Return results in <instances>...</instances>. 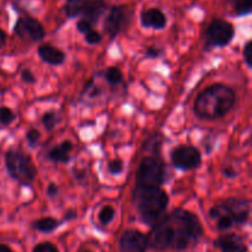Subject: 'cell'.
I'll return each mask as SVG.
<instances>
[{
	"label": "cell",
	"mask_w": 252,
	"mask_h": 252,
	"mask_svg": "<svg viewBox=\"0 0 252 252\" xmlns=\"http://www.w3.org/2000/svg\"><path fill=\"white\" fill-rule=\"evenodd\" d=\"M140 25L144 29L164 30L167 25V17L158 7H150V9L143 10L140 14Z\"/></svg>",
	"instance_id": "obj_13"
},
{
	"label": "cell",
	"mask_w": 252,
	"mask_h": 252,
	"mask_svg": "<svg viewBox=\"0 0 252 252\" xmlns=\"http://www.w3.org/2000/svg\"><path fill=\"white\" fill-rule=\"evenodd\" d=\"M15 118H16V116H15L14 111L11 108L6 107V106L0 107V125L7 127V126H10L14 122Z\"/></svg>",
	"instance_id": "obj_23"
},
{
	"label": "cell",
	"mask_w": 252,
	"mask_h": 252,
	"mask_svg": "<svg viewBox=\"0 0 252 252\" xmlns=\"http://www.w3.org/2000/svg\"><path fill=\"white\" fill-rule=\"evenodd\" d=\"M160 54H161V49L157 48V47H149V48H147V51H145V57L150 59L159 58Z\"/></svg>",
	"instance_id": "obj_31"
},
{
	"label": "cell",
	"mask_w": 252,
	"mask_h": 252,
	"mask_svg": "<svg viewBox=\"0 0 252 252\" xmlns=\"http://www.w3.org/2000/svg\"><path fill=\"white\" fill-rule=\"evenodd\" d=\"M236 102L235 91L224 84H213L198 94L193 105L197 117L202 120H219L233 110Z\"/></svg>",
	"instance_id": "obj_2"
},
{
	"label": "cell",
	"mask_w": 252,
	"mask_h": 252,
	"mask_svg": "<svg viewBox=\"0 0 252 252\" xmlns=\"http://www.w3.org/2000/svg\"><path fill=\"white\" fill-rule=\"evenodd\" d=\"M32 252H59V250L57 249V246L53 245V244L46 241V243H41L38 244V245L34 246Z\"/></svg>",
	"instance_id": "obj_28"
},
{
	"label": "cell",
	"mask_w": 252,
	"mask_h": 252,
	"mask_svg": "<svg viewBox=\"0 0 252 252\" xmlns=\"http://www.w3.org/2000/svg\"><path fill=\"white\" fill-rule=\"evenodd\" d=\"M129 24V12L125 6H113L111 7L107 17L105 20V31L107 32L111 38H115L116 36L121 33L123 30Z\"/></svg>",
	"instance_id": "obj_10"
},
{
	"label": "cell",
	"mask_w": 252,
	"mask_h": 252,
	"mask_svg": "<svg viewBox=\"0 0 252 252\" xmlns=\"http://www.w3.org/2000/svg\"><path fill=\"white\" fill-rule=\"evenodd\" d=\"M0 252H14V251H12L9 246L5 245V244H0Z\"/></svg>",
	"instance_id": "obj_36"
},
{
	"label": "cell",
	"mask_w": 252,
	"mask_h": 252,
	"mask_svg": "<svg viewBox=\"0 0 252 252\" xmlns=\"http://www.w3.org/2000/svg\"><path fill=\"white\" fill-rule=\"evenodd\" d=\"M21 79L24 83L26 84H33L34 81H36V78H34V74L32 73V70H30V69H24V70L21 71Z\"/></svg>",
	"instance_id": "obj_30"
},
{
	"label": "cell",
	"mask_w": 252,
	"mask_h": 252,
	"mask_svg": "<svg viewBox=\"0 0 252 252\" xmlns=\"http://www.w3.org/2000/svg\"><path fill=\"white\" fill-rule=\"evenodd\" d=\"M81 252H91V251H89V250H84V251H81Z\"/></svg>",
	"instance_id": "obj_38"
},
{
	"label": "cell",
	"mask_w": 252,
	"mask_h": 252,
	"mask_svg": "<svg viewBox=\"0 0 252 252\" xmlns=\"http://www.w3.org/2000/svg\"><path fill=\"white\" fill-rule=\"evenodd\" d=\"M115 214L116 212L113 207L105 206L101 208L100 213H98V220H100L102 225H108L113 220V218H115Z\"/></svg>",
	"instance_id": "obj_22"
},
{
	"label": "cell",
	"mask_w": 252,
	"mask_h": 252,
	"mask_svg": "<svg viewBox=\"0 0 252 252\" xmlns=\"http://www.w3.org/2000/svg\"><path fill=\"white\" fill-rule=\"evenodd\" d=\"M203 235L201 221L196 214L177 208L162 217L148 238V248L162 251L174 249L184 251L196 244Z\"/></svg>",
	"instance_id": "obj_1"
},
{
	"label": "cell",
	"mask_w": 252,
	"mask_h": 252,
	"mask_svg": "<svg viewBox=\"0 0 252 252\" xmlns=\"http://www.w3.org/2000/svg\"><path fill=\"white\" fill-rule=\"evenodd\" d=\"M120 246L123 252H145L148 249V238L142 231L128 229L121 236Z\"/></svg>",
	"instance_id": "obj_11"
},
{
	"label": "cell",
	"mask_w": 252,
	"mask_h": 252,
	"mask_svg": "<svg viewBox=\"0 0 252 252\" xmlns=\"http://www.w3.org/2000/svg\"><path fill=\"white\" fill-rule=\"evenodd\" d=\"M223 174L225 177H229V179H234V177L238 176V172L233 169V167H224Z\"/></svg>",
	"instance_id": "obj_33"
},
{
	"label": "cell",
	"mask_w": 252,
	"mask_h": 252,
	"mask_svg": "<svg viewBox=\"0 0 252 252\" xmlns=\"http://www.w3.org/2000/svg\"><path fill=\"white\" fill-rule=\"evenodd\" d=\"M59 117L54 111H48V112L43 113L42 116V125H43L44 129L52 130L58 126Z\"/></svg>",
	"instance_id": "obj_21"
},
{
	"label": "cell",
	"mask_w": 252,
	"mask_h": 252,
	"mask_svg": "<svg viewBox=\"0 0 252 252\" xmlns=\"http://www.w3.org/2000/svg\"><path fill=\"white\" fill-rule=\"evenodd\" d=\"M107 169L111 175H115L116 176V175L122 174L123 169H125V164H123V161L121 159H113L108 162Z\"/></svg>",
	"instance_id": "obj_25"
},
{
	"label": "cell",
	"mask_w": 252,
	"mask_h": 252,
	"mask_svg": "<svg viewBox=\"0 0 252 252\" xmlns=\"http://www.w3.org/2000/svg\"><path fill=\"white\" fill-rule=\"evenodd\" d=\"M235 37V27L233 24L223 19H213L204 32L206 47H225Z\"/></svg>",
	"instance_id": "obj_7"
},
{
	"label": "cell",
	"mask_w": 252,
	"mask_h": 252,
	"mask_svg": "<svg viewBox=\"0 0 252 252\" xmlns=\"http://www.w3.org/2000/svg\"><path fill=\"white\" fill-rule=\"evenodd\" d=\"M38 56L44 63L49 65H61L65 62V53L52 44H41L37 49Z\"/></svg>",
	"instance_id": "obj_15"
},
{
	"label": "cell",
	"mask_w": 252,
	"mask_h": 252,
	"mask_svg": "<svg viewBox=\"0 0 252 252\" xmlns=\"http://www.w3.org/2000/svg\"><path fill=\"white\" fill-rule=\"evenodd\" d=\"M216 246L221 252H248L243 238L235 233H229L221 235L216 241Z\"/></svg>",
	"instance_id": "obj_14"
},
{
	"label": "cell",
	"mask_w": 252,
	"mask_h": 252,
	"mask_svg": "<svg viewBox=\"0 0 252 252\" xmlns=\"http://www.w3.org/2000/svg\"><path fill=\"white\" fill-rule=\"evenodd\" d=\"M46 193H47V196L49 197V198H54V197L58 196V193H59L58 186H57L56 184H53V182H51V184L47 186Z\"/></svg>",
	"instance_id": "obj_32"
},
{
	"label": "cell",
	"mask_w": 252,
	"mask_h": 252,
	"mask_svg": "<svg viewBox=\"0 0 252 252\" xmlns=\"http://www.w3.org/2000/svg\"><path fill=\"white\" fill-rule=\"evenodd\" d=\"M231 7L238 16L249 15L252 10L251 0H231Z\"/></svg>",
	"instance_id": "obj_19"
},
{
	"label": "cell",
	"mask_w": 252,
	"mask_h": 252,
	"mask_svg": "<svg viewBox=\"0 0 252 252\" xmlns=\"http://www.w3.org/2000/svg\"><path fill=\"white\" fill-rule=\"evenodd\" d=\"M105 79L110 85H118L123 81V74L117 66H108L105 71Z\"/></svg>",
	"instance_id": "obj_20"
},
{
	"label": "cell",
	"mask_w": 252,
	"mask_h": 252,
	"mask_svg": "<svg viewBox=\"0 0 252 252\" xmlns=\"http://www.w3.org/2000/svg\"><path fill=\"white\" fill-rule=\"evenodd\" d=\"M61 221L56 218H52V217H46V218H41L38 220L33 221L32 223V228L36 229L37 231H41V233L49 234L53 233L56 229H58L61 226Z\"/></svg>",
	"instance_id": "obj_17"
},
{
	"label": "cell",
	"mask_w": 252,
	"mask_h": 252,
	"mask_svg": "<svg viewBox=\"0 0 252 252\" xmlns=\"http://www.w3.org/2000/svg\"><path fill=\"white\" fill-rule=\"evenodd\" d=\"M133 199L143 223L152 226L164 217L169 206V196L161 187L135 186Z\"/></svg>",
	"instance_id": "obj_3"
},
{
	"label": "cell",
	"mask_w": 252,
	"mask_h": 252,
	"mask_svg": "<svg viewBox=\"0 0 252 252\" xmlns=\"http://www.w3.org/2000/svg\"><path fill=\"white\" fill-rule=\"evenodd\" d=\"M25 138H26V142L30 148H36L39 139H41V133H39V130L36 129V128H32V129H30L29 132L26 133Z\"/></svg>",
	"instance_id": "obj_24"
},
{
	"label": "cell",
	"mask_w": 252,
	"mask_h": 252,
	"mask_svg": "<svg viewBox=\"0 0 252 252\" xmlns=\"http://www.w3.org/2000/svg\"><path fill=\"white\" fill-rule=\"evenodd\" d=\"M162 145V135L157 133V134L152 135L147 142L143 144V149L145 152H149L152 157H159L160 150H161Z\"/></svg>",
	"instance_id": "obj_18"
},
{
	"label": "cell",
	"mask_w": 252,
	"mask_h": 252,
	"mask_svg": "<svg viewBox=\"0 0 252 252\" xmlns=\"http://www.w3.org/2000/svg\"><path fill=\"white\" fill-rule=\"evenodd\" d=\"M85 41L86 43L89 44H97L102 41V36H101L100 32L96 31V30H91V31H89L88 33L85 34Z\"/></svg>",
	"instance_id": "obj_26"
},
{
	"label": "cell",
	"mask_w": 252,
	"mask_h": 252,
	"mask_svg": "<svg viewBox=\"0 0 252 252\" xmlns=\"http://www.w3.org/2000/svg\"><path fill=\"white\" fill-rule=\"evenodd\" d=\"M76 29H78V31L80 32V33L86 34L89 31L93 30V22L89 21V20L86 19H80L76 22Z\"/></svg>",
	"instance_id": "obj_29"
},
{
	"label": "cell",
	"mask_w": 252,
	"mask_h": 252,
	"mask_svg": "<svg viewBox=\"0 0 252 252\" xmlns=\"http://www.w3.org/2000/svg\"><path fill=\"white\" fill-rule=\"evenodd\" d=\"M223 203L229 209L231 216L234 217L235 225H245L248 223L249 218H250V203H249V201L231 197V198L223 201Z\"/></svg>",
	"instance_id": "obj_12"
},
{
	"label": "cell",
	"mask_w": 252,
	"mask_h": 252,
	"mask_svg": "<svg viewBox=\"0 0 252 252\" xmlns=\"http://www.w3.org/2000/svg\"><path fill=\"white\" fill-rule=\"evenodd\" d=\"M243 57L246 65H248L249 68H252V41H248L245 43V46H244Z\"/></svg>",
	"instance_id": "obj_27"
},
{
	"label": "cell",
	"mask_w": 252,
	"mask_h": 252,
	"mask_svg": "<svg viewBox=\"0 0 252 252\" xmlns=\"http://www.w3.org/2000/svg\"><path fill=\"white\" fill-rule=\"evenodd\" d=\"M14 33L24 41L38 42L43 38L46 32L38 20L26 16L17 20L14 26Z\"/></svg>",
	"instance_id": "obj_9"
},
{
	"label": "cell",
	"mask_w": 252,
	"mask_h": 252,
	"mask_svg": "<svg viewBox=\"0 0 252 252\" xmlns=\"http://www.w3.org/2000/svg\"><path fill=\"white\" fill-rule=\"evenodd\" d=\"M106 9L103 0H66L64 4V12L68 17L81 16L89 21L97 22Z\"/></svg>",
	"instance_id": "obj_6"
},
{
	"label": "cell",
	"mask_w": 252,
	"mask_h": 252,
	"mask_svg": "<svg viewBox=\"0 0 252 252\" xmlns=\"http://www.w3.org/2000/svg\"><path fill=\"white\" fill-rule=\"evenodd\" d=\"M5 43H6V33L0 29V48H2Z\"/></svg>",
	"instance_id": "obj_35"
},
{
	"label": "cell",
	"mask_w": 252,
	"mask_h": 252,
	"mask_svg": "<svg viewBox=\"0 0 252 252\" xmlns=\"http://www.w3.org/2000/svg\"><path fill=\"white\" fill-rule=\"evenodd\" d=\"M165 162L159 157L143 158L135 176V186L160 187L165 181Z\"/></svg>",
	"instance_id": "obj_5"
},
{
	"label": "cell",
	"mask_w": 252,
	"mask_h": 252,
	"mask_svg": "<svg viewBox=\"0 0 252 252\" xmlns=\"http://www.w3.org/2000/svg\"><path fill=\"white\" fill-rule=\"evenodd\" d=\"M172 165L181 171L194 170L201 165L202 155L196 147L192 145H179L170 154Z\"/></svg>",
	"instance_id": "obj_8"
},
{
	"label": "cell",
	"mask_w": 252,
	"mask_h": 252,
	"mask_svg": "<svg viewBox=\"0 0 252 252\" xmlns=\"http://www.w3.org/2000/svg\"><path fill=\"white\" fill-rule=\"evenodd\" d=\"M5 167L7 174L22 186H30L37 177L33 160L21 150L10 149L5 153Z\"/></svg>",
	"instance_id": "obj_4"
},
{
	"label": "cell",
	"mask_w": 252,
	"mask_h": 252,
	"mask_svg": "<svg viewBox=\"0 0 252 252\" xmlns=\"http://www.w3.org/2000/svg\"><path fill=\"white\" fill-rule=\"evenodd\" d=\"M76 211H74V209H69V211H66L65 213H64V217H63V220L65 221H69V220H73V219L76 218Z\"/></svg>",
	"instance_id": "obj_34"
},
{
	"label": "cell",
	"mask_w": 252,
	"mask_h": 252,
	"mask_svg": "<svg viewBox=\"0 0 252 252\" xmlns=\"http://www.w3.org/2000/svg\"><path fill=\"white\" fill-rule=\"evenodd\" d=\"M4 91H5V88H4V86L0 85V94H2V93H4Z\"/></svg>",
	"instance_id": "obj_37"
},
{
	"label": "cell",
	"mask_w": 252,
	"mask_h": 252,
	"mask_svg": "<svg viewBox=\"0 0 252 252\" xmlns=\"http://www.w3.org/2000/svg\"><path fill=\"white\" fill-rule=\"evenodd\" d=\"M73 148L74 144L70 140H63L49 150L47 158L49 161L54 162V164H66L70 160V153Z\"/></svg>",
	"instance_id": "obj_16"
}]
</instances>
